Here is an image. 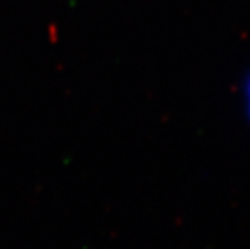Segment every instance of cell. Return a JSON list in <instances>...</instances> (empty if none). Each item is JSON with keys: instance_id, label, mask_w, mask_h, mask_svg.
Returning a JSON list of instances; mask_svg holds the SVG:
<instances>
[{"instance_id": "6da1fadb", "label": "cell", "mask_w": 250, "mask_h": 249, "mask_svg": "<svg viewBox=\"0 0 250 249\" xmlns=\"http://www.w3.org/2000/svg\"><path fill=\"white\" fill-rule=\"evenodd\" d=\"M244 110H246V116L250 123V76L244 86Z\"/></svg>"}]
</instances>
